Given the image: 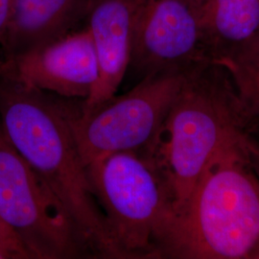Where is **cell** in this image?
<instances>
[{
  "instance_id": "obj_10",
  "label": "cell",
  "mask_w": 259,
  "mask_h": 259,
  "mask_svg": "<svg viewBox=\"0 0 259 259\" xmlns=\"http://www.w3.org/2000/svg\"><path fill=\"white\" fill-rule=\"evenodd\" d=\"M89 0H16L0 40L4 58L44 46L74 31Z\"/></svg>"
},
{
  "instance_id": "obj_8",
  "label": "cell",
  "mask_w": 259,
  "mask_h": 259,
  "mask_svg": "<svg viewBox=\"0 0 259 259\" xmlns=\"http://www.w3.org/2000/svg\"><path fill=\"white\" fill-rule=\"evenodd\" d=\"M0 74L39 92L85 100L99 78L93 39L84 27L0 61Z\"/></svg>"
},
{
  "instance_id": "obj_1",
  "label": "cell",
  "mask_w": 259,
  "mask_h": 259,
  "mask_svg": "<svg viewBox=\"0 0 259 259\" xmlns=\"http://www.w3.org/2000/svg\"><path fill=\"white\" fill-rule=\"evenodd\" d=\"M47 94L0 74V125L12 145L64 204L91 255L119 258L65 109Z\"/></svg>"
},
{
  "instance_id": "obj_16",
  "label": "cell",
  "mask_w": 259,
  "mask_h": 259,
  "mask_svg": "<svg viewBox=\"0 0 259 259\" xmlns=\"http://www.w3.org/2000/svg\"><path fill=\"white\" fill-rule=\"evenodd\" d=\"M193 1V3H194L195 5L199 8V9L201 10V8L204 6L209 0H192Z\"/></svg>"
},
{
  "instance_id": "obj_14",
  "label": "cell",
  "mask_w": 259,
  "mask_h": 259,
  "mask_svg": "<svg viewBox=\"0 0 259 259\" xmlns=\"http://www.w3.org/2000/svg\"><path fill=\"white\" fill-rule=\"evenodd\" d=\"M240 141L250 166L259 180V135L243 131L241 133Z\"/></svg>"
},
{
  "instance_id": "obj_12",
  "label": "cell",
  "mask_w": 259,
  "mask_h": 259,
  "mask_svg": "<svg viewBox=\"0 0 259 259\" xmlns=\"http://www.w3.org/2000/svg\"><path fill=\"white\" fill-rule=\"evenodd\" d=\"M216 64L225 67L231 77L244 131L259 135V33Z\"/></svg>"
},
{
  "instance_id": "obj_7",
  "label": "cell",
  "mask_w": 259,
  "mask_h": 259,
  "mask_svg": "<svg viewBox=\"0 0 259 259\" xmlns=\"http://www.w3.org/2000/svg\"><path fill=\"white\" fill-rule=\"evenodd\" d=\"M207 62L192 0H139L129 65L139 80L190 72Z\"/></svg>"
},
{
  "instance_id": "obj_17",
  "label": "cell",
  "mask_w": 259,
  "mask_h": 259,
  "mask_svg": "<svg viewBox=\"0 0 259 259\" xmlns=\"http://www.w3.org/2000/svg\"><path fill=\"white\" fill-rule=\"evenodd\" d=\"M0 258H4V257H3V255L1 254V252H0Z\"/></svg>"
},
{
  "instance_id": "obj_6",
  "label": "cell",
  "mask_w": 259,
  "mask_h": 259,
  "mask_svg": "<svg viewBox=\"0 0 259 259\" xmlns=\"http://www.w3.org/2000/svg\"><path fill=\"white\" fill-rule=\"evenodd\" d=\"M192 71L147 76L90 111L65 109L84 166L114 153L139 154L145 148Z\"/></svg>"
},
{
  "instance_id": "obj_2",
  "label": "cell",
  "mask_w": 259,
  "mask_h": 259,
  "mask_svg": "<svg viewBox=\"0 0 259 259\" xmlns=\"http://www.w3.org/2000/svg\"><path fill=\"white\" fill-rule=\"evenodd\" d=\"M242 131L228 71L212 62L196 67L155 137L139 153L162 185L171 217L184 209L214 157Z\"/></svg>"
},
{
  "instance_id": "obj_3",
  "label": "cell",
  "mask_w": 259,
  "mask_h": 259,
  "mask_svg": "<svg viewBox=\"0 0 259 259\" xmlns=\"http://www.w3.org/2000/svg\"><path fill=\"white\" fill-rule=\"evenodd\" d=\"M240 136L214 157L167 223L159 258L259 259V180Z\"/></svg>"
},
{
  "instance_id": "obj_4",
  "label": "cell",
  "mask_w": 259,
  "mask_h": 259,
  "mask_svg": "<svg viewBox=\"0 0 259 259\" xmlns=\"http://www.w3.org/2000/svg\"><path fill=\"white\" fill-rule=\"evenodd\" d=\"M119 258H159V243L171 208L148 163L134 152H119L87 165Z\"/></svg>"
},
{
  "instance_id": "obj_11",
  "label": "cell",
  "mask_w": 259,
  "mask_h": 259,
  "mask_svg": "<svg viewBox=\"0 0 259 259\" xmlns=\"http://www.w3.org/2000/svg\"><path fill=\"white\" fill-rule=\"evenodd\" d=\"M204 53L216 63L259 33V0H209L200 10Z\"/></svg>"
},
{
  "instance_id": "obj_13",
  "label": "cell",
  "mask_w": 259,
  "mask_h": 259,
  "mask_svg": "<svg viewBox=\"0 0 259 259\" xmlns=\"http://www.w3.org/2000/svg\"><path fill=\"white\" fill-rule=\"evenodd\" d=\"M0 252L4 258H30L17 235L0 219Z\"/></svg>"
},
{
  "instance_id": "obj_9",
  "label": "cell",
  "mask_w": 259,
  "mask_h": 259,
  "mask_svg": "<svg viewBox=\"0 0 259 259\" xmlns=\"http://www.w3.org/2000/svg\"><path fill=\"white\" fill-rule=\"evenodd\" d=\"M139 0H89L84 22L96 51L99 78L81 103L87 111L115 95L129 69Z\"/></svg>"
},
{
  "instance_id": "obj_5",
  "label": "cell",
  "mask_w": 259,
  "mask_h": 259,
  "mask_svg": "<svg viewBox=\"0 0 259 259\" xmlns=\"http://www.w3.org/2000/svg\"><path fill=\"white\" fill-rule=\"evenodd\" d=\"M0 219L17 235L30 258L91 255L64 204L12 145L1 125Z\"/></svg>"
},
{
  "instance_id": "obj_15",
  "label": "cell",
  "mask_w": 259,
  "mask_h": 259,
  "mask_svg": "<svg viewBox=\"0 0 259 259\" xmlns=\"http://www.w3.org/2000/svg\"><path fill=\"white\" fill-rule=\"evenodd\" d=\"M16 0H0V40L3 37Z\"/></svg>"
}]
</instances>
